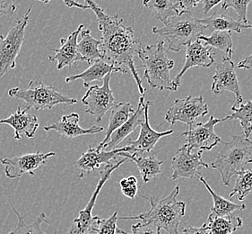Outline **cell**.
Here are the masks:
<instances>
[{
  "mask_svg": "<svg viewBox=\"0 0 252 234\" xmlns=\"http://www.w3.org/2000/svg\"><path fill=\"white\" fill-rule=\"evenodd\" d=\"M86 5L95 14L101 32L100 50L102 60L120 69L121 73L130 72L139 94L145 97L146 88L142 85L135 65V57L143 48L141 41L136 38L131 27L126 26L117 14L108 15L92 0H87Z\"/></svg>",
  "mask_w": 252,
  "mask_h": 234,
  "instance_id": "1",
  "label": "cell"
},
{
  "mask_svg": "<svg viewBox=\"0 0 252 234\" xmlns=\"http://www.w3.org/2000/svg\"><path fill=\"white\" fill-rule=\"evenodd\" d=\"M180 192V187L176 186L166 197L157 200L155 197L143 198L150 203V209L143 214L132 217H119V220H140L141 224L152 225L159 233L164 230L168 234H179V226L186 212V204L183 201H178L177 195Z\"/></svg>",
  "mask_w": 252,
  "mask_h": 234,
  "instance_id": "2",
  "label": "cell"
},
{
  "mask_svg": "<svg viewBox=\"0 0 252 234\" xmlns=\"http://www.w3.org/2000/svg\"><path fill=\"white\" fill-rule=\"evenodd\" d=\"M142 61L144 77L152 88L159 91H176L177 88L170 76V72L174 68V61L169 59L164 41H157L155 44L143 47L138 52Z\"/></svg>",
  "mask_w": 252,
  "mask_h": 234,
  "instance_id": "3",
  "label": "cell"
},
{
  "mask_svg": "<svg viewBox=\"0 0 252 234\" xmlns=\"http://www.w3.org/2000/svg\"><path fill=\"white\" fill-rule=\"evenodd\" d=\"M222 151L211 163L217 170L224 186H230L232 177L237 176L244 166L252 163V142L242 135H233L231 141L222 143Z\"/></svg>",
  "mask_w": 252,
  "mask_h": 234,
  "instance_id": "4",
  "label": "cell"
},
{
  "mask_svg": "<svg viewBox=\"0 0 252 234\" xmlns=\"http://www.w3.org/2000/svg\"><path fill=\"white\" fill-rule=\"evenodd\" d=\"M8 96L26 103V111L32 108L36 111L52 109L58 105H64L67 107L78 102L76 98L68 97L58 91L55 87L47 86L40 78L31 80L28 88L19 87L11 88L8 90Z\"/></svg>",
  "mask_w": 252,
  "mask_h": 234,
  "instance_id": "5",
  "label": "cell"
},
{
  "mask_svg": "<svg viewBox=\"0 0 252 234\" xmlns=\"http://www.w3.org/2000/svg\"><path fill=\"white\" fill-rule=\"evenodd\" d=\"M206 30L207 27L202 25L200 19L191 13H185L173 17L163 27H153L152 33L165 38L170 51H180L183 46L197 41Z\"/></svg>",
  "mask_w": 252,
  "mask_h": 234,
  "instance_id": "6",
  "label": "cell"
},
{
  "mask_svg": "<svg viewBox=\"0 0 252 234\" xmlns=\"http://www.w3.org/2000/svg\"><path fill=\"white\" fill-rule=\"evenodd\" d=\"M31 11L32 6L22 18L15 21L6 36L0 35V78L16 66V59L25 41V34L29 23Z\"/></svg>",
  "mask_w": 252,
  "mask_h": 234,
  "instance_id": "7",
  "label": "cell"
},
{
  "mask_svg": "<svg viewBox=\"0 0 252 234\" xmlns=\"http://www.w3.org/2000/svg\"><path fill=\"white\" fill-rule=\"evenodd\" d=\"M128 159L123 158L118 160L116 163H110L106 165L100 172V180L96 186L95 190L92 195L91 198L86 207L82 209L79 212L78 217L73 221L70 228L67 231L66 234H94L97 225L101 218L99 216H93V209L96 204V200L101 192V189L106 184L107 181L111 178V174L120 168L123 163L126 162Z\"/></svg>",
  "mask_w": 252,
  "mask_h": 234,
  "instance_id": "8",
  "label": "cell"
},
{
  "mask_svg": "<svg viewBox=\"0 0 252 234\" xmlns=\"http://www.w3.org/2000/svg\"><path fill=\"white\" fill-rule=\"evenodd\" d=\"M208 112L209 109L202 96L192 97L189 95L185 98L175 99L172 107L167 110L164 120L172 125L181 122L190 127L197 123L198 118L206 117Z\"/></svg>",
  "mask_w": 252,
  "mask_h": 234,
  "instance_id": "9",
  "label": "cell"
},
{
  "mask_svg": "<svg viewBox=\"0 0 252 234\" xmlns=\"http://www.w3.org/2000/svg\"><path fill=\"white\" fill-rule=\"evenodd\" d=\"M111 74L103 78L102 86H92L82 97V103L87 107L86 114L95 117L96 122H100L109 110L114 106L115 98L110 87Z\"/></svg>",
  "mask_w": 252,
  "mask_h": 234,
  "instance_id": "10",
  "label": "cell"
},
{
  "mask_svg": "<svg viewBox=\"0 0 252 234\" xmlns=\"http://www.w3.org/2000/svg\"><path fill=\"white\" fill-rule=\"evenodd\" d=\"M225 122V118L217 119L211 116L207 122H197L188 127L182 135L186 138V144L190 150L211 151L221 143V139L215 132V127L219 122Z\"/></svg>",
  "mask_w": 252,
  "mask_h": 234,
  "instance_id": "11",
  "label": "cell"
},
{
  "mask_svg": "<svg viewBox=\"0 0 252 234\" xmlns=\"http://www.w3.org/2000/svg\"><path fill=\"white\" fill-rule=\"evenodd\" d=\"M211 90L216 95H221L224 91L232 92L235 95L233 107H239L243 103L235 65L231 57H223L222 62L217 64L216 73L213 76Z\"/></svg>",
  "mask_w": 252,
  "mask_h": 234,
  "instance_id": "12",
  "label": "cell"
},
{
  "mask_svg": "<svg viewBox=\"0 0 252 234\" xmlns=\"http://www.w3.org/2000/svg\"><path fill=\"white\" fill-rule=\"evenodd\" d=\"M56 154L53 152L42 153L36 152L27 153L13 158H1V164L5 167V177L12 180L20 178L23 175L28 173L34 176L35 170Z\"/></svg>",
  "mask_w": 252,
  "mask_h": 234,
  "instance_id": "13",
  "label": "cell"
},
{
  "mask_svg": "<svg viewBox=\"0 0 252 234\" xmlns=\"http://www.w3.org/2000/svg\"><path fill=\"white\" fill-rule=\"evenodd\" d=\"M202 153L201 151L192 153L187 144L178 149L172 160V180L197 178L201 168H209L210 166L202 159Z\"/></svg>",
  "mask_w": 252,
  "mask_h": 234,
  "instance_id": "14",
  "label": "cell"
},
{
  "mask_svg": "<svg viewBox=\"0 0 252 234\" xmlns=\"http://www.w3.org/2000/svg\"><path fill=\"white\" fill-rule=\"evenodd\" d=\"M153 105L152 101H146L144 107V119L140 123V132L136 141L128 139L126 146L128 147L129 154L134 153H149L153 152L156 144L162 137L173 133V130L159 132L154 130L149 123V108Z\"/></svg>",
  "mask_w": 252,
  "mask_h": 234,
  "instance_id": "15",
  "label": "cell"
},
{
  "mask_svg": "<svg viewBox=\"0 0 252 234\" xmlns=\"http://www.w3.org/2000/svg\"><path fill=\"white\" fill-rule=\"evenodd\" d=\"M128 147L126 145L109 152L99 151L96 148L90 147L81 155L80 158L75 161L74 167L79 170V178H84L87 174L95 170L96 168H100L102 164L108 165L111 163L112 159L118 157L119 153L121 152L128 153Z\"/></svg>",
  "mask_w": 252,
  "mask_h": 234,
  "instance_id": "16",
  "label": "cell"
},
{
  "mask_svg": "<svg viewBox=\"0 0 252 234\" xmlns=\"http://www.w3.org/2000/svg\"><path fill=\"white\" fill-rule=\"evenodd\" d=\"M186 58L181 72L172 79L173 85L179 88L181 86V79L187 71L194 67H208L213 65L216 60L214 58L212 48L209 46L203 45L201 41L197 40L186 46Z\"/></svg>",
  "mask_w": 252,
  "mask_h": 234,
  "instance_id": "17",
  "label": "cell"
},
{
  "mask_svg": "<svg viewBox=\"0 0 252 234\" xmlns=\"http://www.w3.org/2000/svg\"><path fill=\"white\" fill-rule=\"evenodd\" d=\"M85 26L80 25L67 38L61 39V47L54 50L55 55L49 57V61L57 62V70L61 71L66 67H71L78 61H84L77 51V39Z\"/></svg>",
  "mask_w": 252,
  "mask_h": 234,
  "instance_id": "18",
  "label": "cell"
},
{
  "mask_svg": "<svg viewBox=\"0 0 252 234\" xmlns=\"http://www.w3.org/2000/svg\"><path fill=\"white\" fill-rule=\"evenodd\" d=\"M80 117L76 113H72L69 115H65L61 117V120L53 122L51 125L44 126V131L50 132L51 130L58 132L62 137L72 138L79 137L82 135L87 134H96L103 132L104 128L94 125L88 129H83L79 125Z\"/></svg>",
  "mask_w": 252,
  "mask_h": 234,
  "instance_id": "19",
  "label": "cell"
},
{
  "mask_svg": "<svg viewBox=\"0 0 252 234\" xmlns=\"http://www.w3.org/2000/svg\"><path fill=\"white\" fill-rule=\"evenodd\" d=\"M1 124H8L15 130V140L21 141L24 136L27 138H33L35 135L38 128L40 126L38 118L26 113L25 109H22L20 107H17L16 112L12 114L11 116L0 120Z\"/></svg>",
  "mask_w": 252,
  "mask_h": 234,
  "instance_id": "20",
  "label": "cell"
},
{
  "mask_svg": "<svg viewBox=\"0 0 252 234\" xmlns=\"http://www.w3.org/2000/svg\"><path fill=\"white\" fill-rule=\"evenodd\" d=\"M144 107H145V97H140L139 103L135 113L130 118L126 121L121 127L119 128L111 134V139L108 143L102 147L101 151H112L118 149L119 144L129 136V134L136 130V128L140 125L144 119Z\"/></svg>",
  "mask_w": 252,
  "mask_h": 234,
  "instance_id": "21",
  "label": "cell"
},
{
  "mask_svg": "<svg viewBox=\"0 0 252 234\" xmlns=\"http://www.w3.org/2000/svg\"><path fill=\"white\" fill-rule=\"evenodd\" d=\"M143 154H129L121 152L118 154V157H123L136 163L143 181L145 183H148L152 179L157 178L161 174V166L163 161L156 158L155 154L153 153H150L148 156H143Z\"/></svg>",
  "mask_w": 252,
  "mask_h": 234,
  "instance_id": "22",
  "label": "cell"
},
{
  "mask_svg": "<svg viewBox=\"0 0 252 234\" xmlns=\"http://www.w3.org/2000/svg\"><path fill=\"white\" fill-rule=\"evenodd\" d=\"M143 5L149 8L156 18L162 22L164 25H166L173 17L186 13L182 1L147 0L143 2Z\"/></svg>",
  "mask_w": 252,
  "mask_h": 234,
  "instance_id": "23",
  "label": "cell"
},
{
  "mask_svg": "<svg viewBox=\"0 0 252 234\" xmlns=\"http://www.w3.org/2000/svg\"><path fill=\"white\" fill-rule=\"evenodd\" d=\"M134 113L135 109L130 103L121 102L114 105L111 109V117L105 132V137L96 149L101 151L102 147L110 141L111 134L121 127Z\"/></svg>",
  "mask_w": 252,
  "mask_h": 234,
  "instance_id": "24",
  "label": "cell"
},
{
  "mask_svg": "<svg viewBox=\"0 0 252 234\" xmlns=\"http://www.w3.org/2000/svg\"><path fill=\"white\" fill-rule=\"evenodd\" d=\"M113 72H121L120 69L111 66L103 60L95 61L84 72L73 76L66 77V83L76 81L77 79H82L84 82V86L88 87L92 82L97 81L103 79L108 74H112Z\"/></svg>",
  "mask_w": 252,
  "mask_h": 234,
  "instance_id": "25",
  "label": "cell"
},
{
  "mask_svg": "<svg viewBox=\"0 0 252 234\" xmlns=\"http://www.w3.org/2000/svg\"><path fill=\"white\" fill-rule=\"evenodd\" d=\"M202 25L207 27L210 32H235L238 34L242 33V29H252V25H245L232 17L224 14L214 13L213 15L200 19Z\"/></svg>",
  "mask_w": 252,
  "mask_h": 234,
  "instance_id": "26",
  "label": "cell"
},
{
  "mask_svg": "<svg viewBox=\"0 0 252 234\" xmlns=\"http://www.w3.org/2000/svg\"><path fill=\"white\" fill-rule=\"evenodd\" d=\"M199 181L204 184V186L206 187L207 191L212 195L213 204L212 208H211V213L210 214H214L216 216L219 217H224V216H231V215H239V214L242 212L244 209L246 208L245 204H237L232 203L231 201L223 198L222 196H220L219 195L215 193L211 189V187L207 184L206 179L198 176L197 177Z\"/></svg>",
  "mask_w": 252,
  "mask_h": 234,
  "instance_id": "27",
  "label": "cell"
},
{
  "mask_svg": "<svg viewBox=\"0 0 252 234\" xmlns=\"http://www.w3.org/2000/svg\"><path fill=\"white\" fill-rule=\"evenodd\" d=\"M80 35L81 40L77 43V51L84 61L91 65L95 61L102 60V54L100 50L101 41L94 39L89 29L84 28L81 31Z\"/></svg>",
  "mask_w": 252,
  "mask_h": 234,
  "instance_id": "28",
  "label": "cell"
},
{
  "mask_svg": "<svg viewBox=\"0 0 252 234\" xmlns=\"http://www.w3.org/2000/svg\"><path fill=\"white\" fill-rule=\"evenodd\" d=\"M209 234H232L242 226V219L238 215L219 217L209 214L206 223Z\"/></svg>",
  "mask_w": 252,
  "mask_h": 234,
  "instance_id": "29",
  "label": "cell"
},
{
  "mask_svg": "<svg viewBox=\"0 0 252 234\" xmlns=\"http://www.w3.org/2000/svg\"><path fill=\"white\" fill-rule=\"evenodd\" d=\"M199 41H204L207 46L216 48L217 50L224 51L226 56L232 58L233 53V42L232 33L230 32H213L209 36H201L198 37Z\"/></svg>",
  "mask_w": 252,
  "mask_h": 234,
  "instance_id": "30",
  "label": "cell"
},
{
  "mask_svg": "<svg viewBox=\"0 0 252 234\" xmlns=\"http://www.w3.org/2000/svg\"><path fill=\"white\" fill-rule=\"evenodd\" d=\"M232 113L227 116L225 120H238L244 132V137L249 139L252 133V101L242 103L237 107H232Z\"/></svg>",
  "mask_w": 252,
  "mask_h": 234,
  "instance_id": "31",
  "label": "cell"
},
{
  "mask_svg": "<svg viewBox=\"0 0 252 234\" xmlns=\"http://www.w3.org/2000/svg\"><path fill=\"white\" fill-rule=\"evenodd\" d=\"M11 207L13 209L15 215L17 216L18 219V224L16 225L15 229L11 231L8 234H48L44 233L41 229V225L42 224H50V222L47 220V216L44 213H41L39 214V216L36 217L35 221L32 224H26L25 220L23 218V216L21 215L15 207L11 204ZM57 232H55V234Z\"/></svg>",
  "mask_w": 252,
  "mask_h": 234,
  "instance_id": "32",
  "label": "cell"
},
{
  "mask_svg": "<svg viewBox=\"0 0 252 234\" xmlns=\"http://www.w3.org/2000/svg\"><path fill=\"white\" fill-rule=\"evenodd\" d=\"M251 194H252V168L243 169L238 174L234 188L229 195V197L236 196L239 201H244Z\"/></svg>",
  "mask_w": 252,
  "mask_h": 234,
  "instance_id": "33",
  "label": "cell"
},
{
  "mask_svg": "<svg viewBox=\"0 0 252 234\" xmlns=\"http://www.w3.org/2000/svg\"><path fill=\"white\" fill-rule=\"evenodd\" d=\"M252 3V0H243V1H238V0H224L222 1V11L227 10L229 8H232L236 11L239 16V22L245 25H251L247 18V9L249 4Z\"/></svg>",
  "mask_w": 252,
  "mask_h": 234,
  "instance_id": "34",
  "label": "cell"
},
{
  "mask_svg": "<svg viewBox=\"0 0 252 234\" xmlns=\"http://www.w3.org/2000/svg\"><path fill=\"white\" fill-rule=\"evenodd\" d=\"M119 220L118 213L115 212L108 219H101L97 225L94 234H116L117 222Z\"/></svg>",
  "mask_w": 252,
  "mask_h": 234,
  "instance_id": "35",
  "label": "cell"
},
{
  "mask_svg": "<svg viewBox=\"0 0 252 234\" xmlns=\"http://www.w3.org/2000/svg\"><path fill=\"white\" fill-rule=\"evenodd\" d=\"M120 187H121L122 194L129 199L136 198L137 194V178L134 176H130L127 178H124L120 181Z\"/></svg>",
  "mask_w": 252,
  "mask_h": 234,
  "instance_id": "36",
  "label": "cell"
},
{
  "mask_svg": "<svg viewBox=\"0 0 252 234\" xmlns=\"http://www.w3.org/2000/svg\"><path fill=\"white\" fill-rule=\"evenodd\" d=\"M131 234L126 233L122 230L117 229L116 234H161L157 231V228H155L152 225H145V224H134L131 226Z\"/></svg>",
  "mask_w": 252,
  "mask_h": 234,
  "instance_id": "37",
  "label": "cell"
},
{
  "mask_svg": "<svg viewBox=\"0 0 252 234\" xmlns=\"http://www.w3.org/2000/svg\"><path fill=\"white\" fill-rule=\"evenodd\" d=\"M17 8V5L12 1L0 0V17L4 15H12Z\"/></svg>",
  "mask_w": 252,
  "mask_h": 234,
  "instance_id": "38",
  "label": "cell"
},
{
  "mask_svg": "<svg viewBox=\"0 0 252 234\" xmlns=\"http://www.w3.org/2000/svg\"><path fill=\"white\" fill-rule=\"evenodd\" d=\"M183 234H209L206 224H203L201 227H192L188 225L183 229Z\"/></svg>",
  "mask_w": 252,
  "mask_h": 234,
  "instance_id": "39",
  "label": "cell"
},
{
  "mask_svg": "<svg viewBox=\"0 0 252 234\" xmlns=\"http://www.w3.org/2000/svg\"><path fill=\"white\" fill-rule=\"evenodd\" d=\"M202 3H203L202 12L204 13V15H207L209 11L214 8L215 6H217V5L221 4L222 1H220V0H218V1H216V0H205V1H202Z\"/></svg>",
  "mask_w": 252,
  "mask_h": 234,
  "instance_id": "40",
  "label": "cell"
},
{
  "mask_svg": "<svg viewBox=\"0 0 252 234\" xmlns=\"http://www.w3.org/2000/svg\"><path fill=\"white\" fill-rule=\"evenodd\" d=\"M239 69H244V70H251L252 69V53L250 56L246 57L244 60L240 61L238 63Z\"/></svg>",
  "mask_w": 252,
  "mask_h": 234,
  "instance_id": "41",
  "label": "cell"
},
{
  "mask_svg": "<svg viewBox=\"0 0 252 234\" xmlns=\"http://www.w3.org/2000/svg\"><path fill=\"white\" fill-rule=\"evenodd\" d=\"M64 4L65 5H67L68 7H77V8H81V9H84V10H86V9H89V7H88V5H83V4H80V3H77V2H75V1H64Z\"/></svg>",
  "mask_w": 252,
  "mask_h": 234,
  "instance_id": "42",
  "label": "cell"
},
{
  "mask_svg": "<svg viewBox=\"0 0 252 234\" xmlns=\"http://www.w3.org/2000/svg\"></svg>",
  "mask_w": 252,
  "mask_h": 234,
  "instance_id": "43",
  "label": "cell"
}]
</instances>
